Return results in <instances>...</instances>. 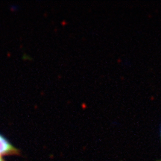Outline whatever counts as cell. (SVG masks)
Instances as JSON below:
<instances>
[{
    "mask_svg": "<svg viewBox=\"0 0 161 161\" xmlns=\"http://www.w3.org/2000/svg\"><path fill=\"white\" fill-rule=\"evenodd\" d=\"M19 155H20L19 150L0 134V161H5L4 157Z\"/></svg>",
    "mask_w": 161,
    "mask_h": 161,
    "instance_id": "1",
    "label": "cell"
},
{
    "mask_svg": "<svg viewBox=\"0 0 161 161\" xmlns=\"http://www.w3.org/2000/svg\"><path fill=\"white\" fill-rule=\"evenodd\" d=\"M159 161H161V160H159Z\"/></svg>",
    "mask_w": 161,
    "mask_h": 161,
    "instance_id": "2",
    "label": "cell"
}]
</instances>
